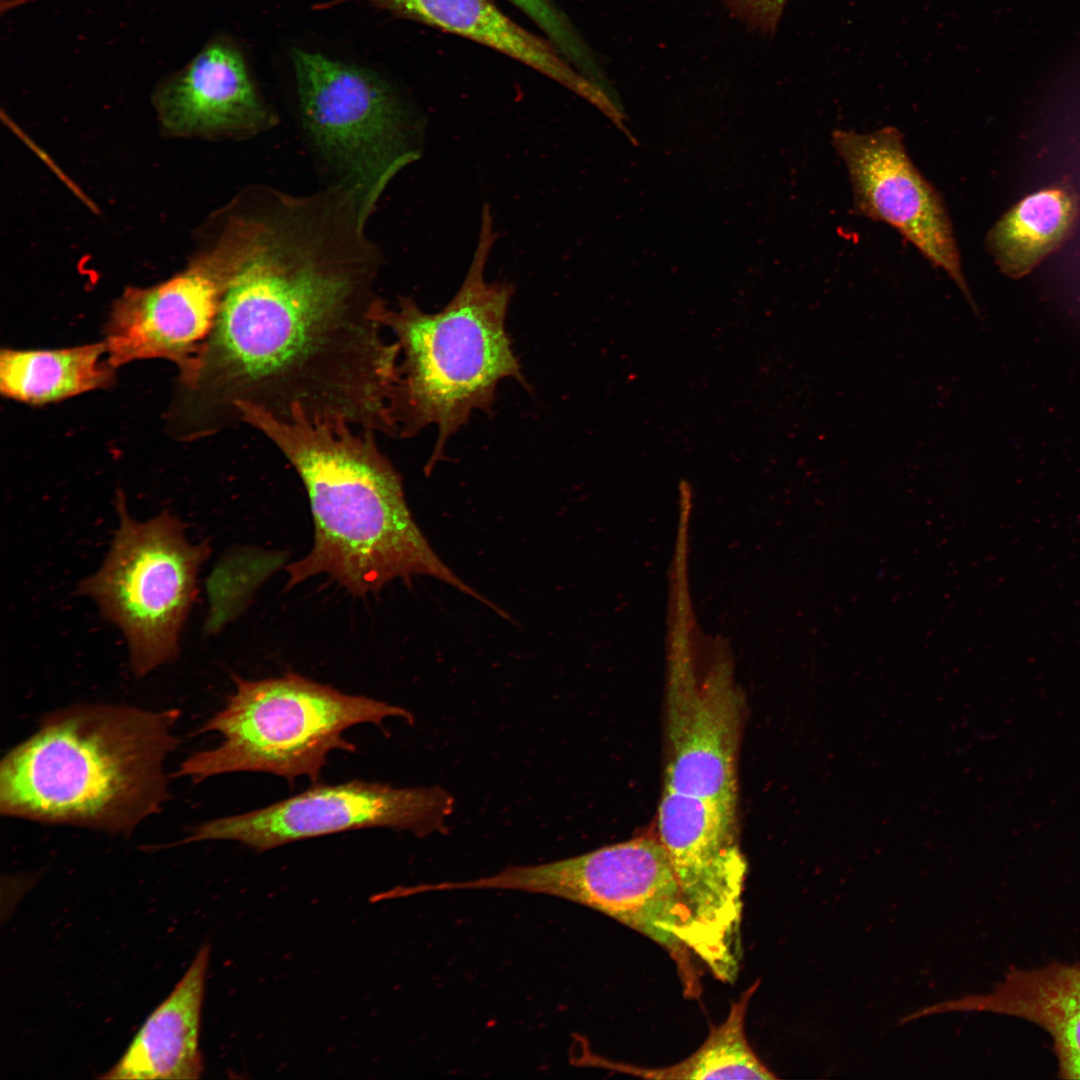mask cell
<instances>
[{"instance_id": "6da1fadb", "label": "cell", "mask_w": 1080, "mask_h": 1080, "mask_svg": "<svg viewBox=\"0 0 1080 1080\" xmlns=\"http://www.w3.org/2000/svg\"><path fill=\"white\" fill-rule=\"evenodd\" d=\"M220 216L212 244L227 284L182 372L199 433L240 421L236 407L248 403L395 436L399 346L384 337L382 257L355 204L328 188L296 195L251 184Z\"/></svg>"}, {"instance_id": "7a4b0ae2", "label": "cell", "mask_w": 1080, "mask_h": 1080, "mask_svg": "<svg viewBox=\"0 0 1080 1080\" xmlns=\"http://www.w3.org/2000/svg\"><path fill=\"white\" fill-rule=\"evenodd\" d=\"M236 409L241 422L262 432L290 461L310 500L313 546L287 567V588L326 574L350 593L365 596L395 579L407 582L424 575L496 608L430 546L407 506L399 473L377 446L374 430L340 416H311L299 406L286 417L248 403Z\"/></svg>"}, {"instance_id": "3957f363", "label": "cell", "mask_w": 1080, "mask_h": 1080, "mask_svg": "<svg viewBox=\"0 0 1080 1080\" xmlns=\"http://www.w3.org/2000/svg\"><path fill=\"white\" fill-rule=\"evenodd\" d=\"M181 711L76 704L45 714L0 763L2 815L128 835L170 797Z\"/></svg>"}, {"instance_id": "277c9868", "label": "cell", "mask_w": 1080, "mask_h": 1080, "mask_svg": "<svg viewBox=\"0 0 1080 1080\" xmlns=\"http://www.w3.org/2000/svg\"><path fill=\"white\" fill-rule=\"evenodd\" d=\"M495 241L493 216L485 204L472 262L452 300L430 314L411 297H400L394 306L385 302L380 312L399 346L392 409L396 436L437 427L426 472L442 459L447 440L474 411L491 413L500 381L511 378L529 387L505 328L514 287L485 280Z\"/></svg>"}, {"instance_id": "5b68a950", "label": "cell", "mask_w": 1080, "mask_h": 1080, "mask_svg": "<svg viewBox=\"0 0 1080 1080\" xmlns=\"http://www.w3.org/2000/svg\"><path fill=\"white\" fill-rule=\"evenodd\" d=\"M235 692L225 707L199 730L218 732L215 748L191 754L178 776L198 783L234 772H265L292 782L300 776L317 781L327 755L355 751L343 737L362 723L381 726L388 717L413 723L402 707L342 693L292 672L282 677L246 680L233 676Z\"/></svg>"}, {"instance_id": "8992f818", "label": "cell", "mask_w": 1080, "mask_h": 1080, "mask_svg": "<svg viewBox=\"0 0 1080 1080\" xmlns=\"http://www.w3.org/2000/svg\"><path fill=\"white\" fill-rule=\"evenodd\" d=\"M478 886L566 899L636 930L669 954L687 998L702 993L693 956L726 982L721 958L693 917L658 837H638L549 863L508 866L479 878Z\"/></svg>"}, {"instance_id": "52a82bcc", "label": "cell", "mask_w": 1080, "mask_h": 1080, "mask_svg": "<svg viewBox=\"0 0 1080 1080\" xmlns=\"http://www.w3.org/2000/svg\"><path fill=\"white\" fill-rule=\"evenodd\" d=\"M304 138L327 185L354 196L370 218L392 179L420 156L417 123L374 71L294 49Z\"/></svg>"}, {"instance_id": "ba28073f", "label": "cell", "mask_w": 1080, "mask_h": 1080, "mask_svg": "<svg viewBox=\"0 0 1080 1080\" xmlns=\"http://www.w3.org/2000/svg\"><path fill=\"white\" fill-rule=\"evenodd\" d=\"M118 526L108 553L77 593L124 635L132 672L143 677L178 657L208 542L191 543L172 512L139 521L117 496Z\"/></svg>"}, {"instance_id": "9c48e42d", "label": "cell", "mask_w": 1080, "mask_h": 1080, "mask_svg": "<svg viewBox=\"0 0 1080 1080\" xmlns=\"http://www.w3.org/2000/svg\"><path fill=\"white\" fill-rule=\"evenodd\" d=\"M453 811L454 798L438 786L396 788L354 780L315 785L270 806L210 820L194 827L176 845L226 840L266 851L299 840L378 827L425 836L442 831Z\"/></svg>"}, {"instance_id": "30bf717a", "label": "cell", "mask_w": 1080, "mask_h": 1080, "mask_svg": "<svg viewBox=\"0 0 1080 1080\" xmlns=\"http://www.w3.org/2000/svg\"><path fill=\"white\" fill-rule=\"evenodd\" d=\"M657 816V837L684 899L717 950L727 983H733L742 959V895L748 868L738 840L737 813L664 788Z\"/></svg>"}, {"instance_id": "8fae6325", "label": "cell", "mask_w": 1080, "mask_h": 1080, "mask_svg": "<svg viewBox=\"0 0 1080 1080\" xmlns=\"http://www.w3.org/2000/svg\"><path fill=\"white\" fill-rule=\"evenodd\" d=\"M832 145L847 168L855 212L896 229L948 274L978 316L943 198L911 161L900 131L834 130Z\"/></svg>"}, {"instance_id": "7c38bea8", "label": "cell", "mask_w": 1080, "mask_h": 1080, "mask_svg": "<svg viewBox=\"0 0 1080 1080\" xmlns=\"http://www.w3.org/2000/svg\"><path fill=\"white\" fill-rule=\"evenodd\" d=\"M227 270L207 247L189 267L150 288H130L113 306L106 328L107 356L116 368L164 358L183 371L197 356L217 317Z\"/></svg>"}, {"instance_id": "4fadbf2b", "label": "cell", "mask_w": 1080, "mask_h": 1080, "mask_svg": "<svg viewBox=\"0 0 1080 1080\" xmlns=\"http://www.w3.org/2000/svg\"><path fill=\"white\" fill-rule=\"evenodd\" d=\"M673 681L665 704L664 788L737 813V757L744 704L721 680Z\"/></svg>"}, {"instance_id": "5bb4252c", "label": "cell", "mask_w": 1080, "mask_h": 1080, "mask_svg": "<svg viewBox=\"0 0 1080 1080\" xmlns=\"http://www.w3.org/2000/svg\"><path fill=\"white\" fill-rule=\"evenodd\" d=\"M162 125L177 134L246 139L277 123L259 95L239 49L215 38L156 88Z\"/></svg>"}, {"instance_id": "9a60e30c", "label": "cell", "mask_w": 1080, "mask_h": 1080, "mask_svg": "<svg viewBox=\"0 0 1080 1080\" xmlns=\"http://www.w3.org/2000/svg\"><path fill=\"white\" fill-rule=\"evenodd\" d=\"M989 1012L1029 1022L1048 1034L1057 1077L1080 1079V964L1051 961L1033 968L1011 967L985 994H968L907 1015Z\"/></svg>"}, {"instance_id": "2e32d148", "label": "cell", "mask_w": 1080, "mask_h": 1080, "mask_svg": "<svg viewBox=\"0 0 1080 1080\" xmlns=\"http://www.w3.org/2000/svg\"><path fill=\"white\" fill-rule=\"evenodd\" d=\"M354 0H332L320 7ZM394 16L464 37L536 70L600 111L608 92L572 65L547 39L520 26L491 0H361Z\"/></svg>"}, {"instance_id": "e0dca14e", "label": "cell", "mask_w": 1080, "mask_h": 1080, "mask_svg": "<svg viewBox=\"0 0 1080 1080\" xmlns=\"http://www.w3.org/2000/svg\"><path fill=\"white\" fill-rule=\"evenodd\" d=\"M210 946L203 945L169 996L147 1017L101 1079H198L201 1010Z\"/></svg>"}, {"instance_id": "ac0fdd59", "label": "cell", "mask_w": 1080, "mask_h": 1080, "mask_svg": "<svg viewBox=\"0 0 1080 1080\" xmlns=\"http://www.w3.org/2000/svg\"><path fill=\"white\" fill-rule=\"evenodd\" d=\"M1079 199L1068 184L1030 194L1011 207L986 237L1001 272L1017 279L1031 272L1072 234Z\"/></svg>"}, {"instance_id": "d6986e66", "label": "cell", "mask_w": 1080, "mask_h": 1080, "mask_svg": "<svg viewBox=\"0 0 1080 1080\" xmlns=\"http://www.w3.org/2000/svg\"><path fill=\"white\" fill-rule=\"evenodd\" d=\"M105 343L58 350H2L0 389L14 400L43 404L111 383Z\"/></svg>"}, {"instance_id": "ffe728a7", "label": "cell", "mask_w": 1080, "mask_h": 1080, "mask_svg": "<svg viewBox=\"0 0 1080 1080\" xmlns=\"http://www.w3.org/2000/svg\"><path fill=\"white\" fill-rule=\"evenodd\" d=\"M757 980L729 1010L725 1021L714 1027L692 1055L665 1067L647 1068L605 1061L606 1067L649 1079H775L749 1045L745 1033L747 1007L759 987Z\"/></svg>"}, {"instance_id": "44dd1931", "label": "cell", "mask_w": 1080, "mask_h": 1080, "mask_svg": "<svg viewBox=\"0 0 1080 1080\" xmlns=\"http://www.w3.org/2000/svg\"><path fill=\"white\" fill-rule=\"evenodd\" d=\"M524 13L556 49L580 71H589L596 59L568 16L553 0H507Z\"/></svg>"}, {"instance_id": "7402d4cb", "label": "cell", "mask_w": 1080, "mask_h": 1080, "mask_svg": "<svg viewBox=\"0 0 1080 1080\" xmlns=\"http://www.w3.org/2000/svg\"><path fill=\"white\" fill-rule=\"evenodd\" d=\"M788 0H724L728 10L753 30L773 34Z\"/></svg>"}]
</instances>
